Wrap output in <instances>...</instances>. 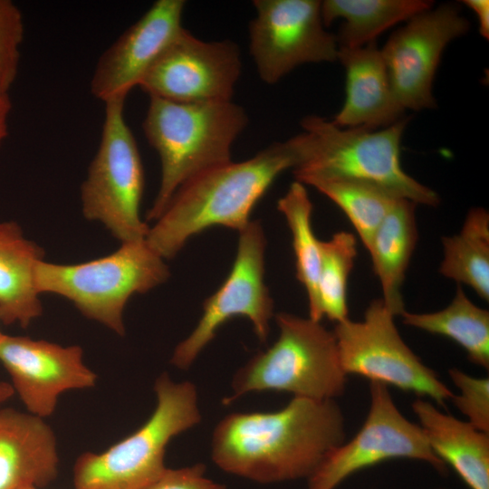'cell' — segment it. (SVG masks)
<instances>
[{"label":"cell","instance_id":"f1b7e54d","mask_svg":"<svg viewBox=\"0 0 489 489\" xmlns=\"http://www.w3.org/2000/svg\"><path fill=\"white\" fill-rule=\"evenodd\" d=\"M449 377L458 389L451 400L475 428L489 434V379L450 369Z\"/></svg>","mask_w":489,"mask_h":489},{"label":"cell","instance_id":"ffe728a7","mask_svg":"<svg viewBox=\"0 0 489 489\" xmlns=\"http://www.w3.org/2000/svg\"><path fill=\"white\" fill-rule=\"evenodd\" d=\"M43 250L14 221H0V321L28 327L43 313L35 268Z\"/></svg>","mask_w":489,"mask_h":489},{"label":"cell","instance_id":"603a6c76","mask_svg":"<svg viewBox=\"0 0 489 489\" xmlns=\"http://www.w3.org/2000/svg\"><path fill=\"white\" fill-rule=\"evenodd\" d=\"M400 316L405 325L452 340L471 362L489 369V312L475 305L461 285L446 308L426 313L405 311Z\"/></svg>","mask_w":489,"mask_h":489},{"label":"cell","instance_id":"4fadbf2b","mask_svg":"<svg viewBox=\"0 0 489 489\" xmlns=\"http://www.w3.org/2000/svg\"><path fill=\"white\" fill-rule=\"evenodd\" d=\"M241 70V52L235 42L204 41L183 28L139 86L149 97L172 101H230Z\"/></svg>","mask_w":489,"mask_h":489},{"label":"cell","instance_id":"9c48e42d","mask_svg":"<svg viewBox=\"0 0 489 489\" xmlns=\"http://www.w3.org/2000/svg\"><path fill=\"white\" fill-rule=\"evenodd\" d=\"M395 317L377 299L369 303L362 321L349 318L335 323L333 333L343 370L445 406L454 393L405 343Z\"/></svg>","mask_w":489,"mask_h":489},{"label":"cell","instance_id":"d6986e66","mask_svg":"<svg viewBox=\"0 0 489 489\" xmlns=\"http://www.w3.org/2000/svg\"><path fill=\"white\" fill-rule=\"evenodd\" d=\"M412 409L432 452L450 465L469 489H489V434L417 398Z\"/></svg>","mask_w":489,"mask_h":489},{"label":"cell","instance_id":"8fae6325","mask_svg":"<svg viewBox=\"0 0 489 489\" xmlns=\"http://www.w3.org/2000/svg\"><path fill=\"white\" fill-rule=\"evenodd\" d=\"M318 0H254L249 51L260 79L275 84L307 63L334 62L336 35L326 31Z\"/></svg>","mask_w":489,"mask_h":489},{"label":"cell","instance_id":"2e32d148","mask_svg":"<svg viewBox=\"0 0 489 489\" xmlns=\"http://www.w3.org/2000/svg\"><path fill=\"white\" fill-rule=\"evenodd\" d=\"M184 0H158L99 58L92 95L104 103L126 100L148 70L184 28Z\"/></svg>","mask_w":489,"mask_h":489},{"label":"cell","instance_id":"3957f363","mask_svg":"<svg viewBox=\"0 0 489 489\" xmlns=\"http://www.w3.org/2000/svg\"><path fill=\"white\" fill-rule=\"evenodd\" d=\"M248 120L245 110L232 101L177 102L149 97L142 129L159 157L161 177L147 220L155 221L183 184L232 161V147Z\"/></svg>","mask_w":489,"mask_h":489},{"label":"cell","instance_id":"d6a6232c","mask_svg":"<svg viewBox=\"0 0 489 489\" xmlns=\"http://www.w3.org/2000/svg\"><path fill=\"white\" fill-rule=\"evenodd\" d=\"M14 395L13 386L5 381H0V405L6 402Z\"/></svg>","mask_w":489,"mask_h":489},{"label":"cell","instance_id":"cb8c5ba5","mask_svg":"<svg viewBox=\"0 0 489 489\" xmlns=\"http://www.w3.org/2000/svg\"><path fill=\"white\" fill-rule=\"evenodd\" d=\"M443 260L439 273L459 285L471 287L489 301V213L471 208L456 235L443 236Z\"/></svg>","mask_w":489,"mask_h":489},{"label":"cell","instance_id":"f546056e","mask_svg":"<svg viewBox=\"0 0 489 489\" xmlns=\"http://www.w3.org/2000/svg\"><path fill=\"white\" fill-rule=\"evenodd\" d=\"M206 466L202 463L191 466L169 469L145 489H226L205 476Z\"/></svg>","mask_w":489,"mask_h":489},{"label":"cell","instance_id":"5bb4252c","mask_svg":"<svg viewBox=\"0 0 489 489\" xmlns=\"http://www.w3.org/2000/svg\"><path fill=\"white\" fill-rule=\"evenodd\" d=\"M456 4L431 7L395 31L380 49L393 91L407 110L436 106L433 82L446 46L469 30Z\"/></svg>","mask_w":489,"mask_h":489},{"label":"cell","instance_id":"52a82bcc","mask_svg":"<svg viewBox=\"0 0 489 489\" xmlns=\"http://www.w3.org/2000/svg\"><path fill=\"white\" fill-rule=\"evenodd\" d=\"M154 390L157 405L145 424L107 450L77 458L75 489H145L163 474L168 444L197 425L201 414L192 382H175L165 372Z\"/></svg>","mask_w":489,"mask_h":489},{"label":"cell","instance_id":"7402d4cb","mask_svg":"<svg viewBox=\"0 0 489 489\" xmlns=\"http://www.w3.org/2000/svg\"><path fill=\"white\" fill-rule=\"evenodd\" d=\"M433 6L429 0H325L321 14L325 27L338 18L343 20L335 34L339 47L357 48Z\"/></svg>","mask_w":489,"mask_h":489},{"label":"cell","instance_id":"277c9868","mask_svg":"<svg viewBox=\"0 0 489 489\" xmlns=\"http://www.w3.org/2000/svg\"><path fill=\"white\" fill-rule=\"evenodd\" d=\"M408 119L377 129H345L317 115L304 117L298 134L296 181L345 178L379 186L417 205L436 206V191L419 183L402 168L400 144Z\"/></svg>","mask_w":489,"mask_h":489},{"label":"cell","instance_id":"30bf717a","mask_svg":"<svg viewBox=\"0 0 489 489\" xmlns=\"http://www.w3.org/2000/svg\"><path fill=\"white\" fill-rule=\"evenodd\" d=\"M265 248L266 237L261 223L251 220L238 232L236 254L227 277L205 300L197 324L175 348L172 365L187 369L218 329L237 316L247 318L257 339L267 341L274 312L273 300L264 282Z\"/></svg>","mask_w":489,"mask_h":489},{"label":"cell","instance_id":"7a4b0ae2","mask_svg":"<svg viewBox=\"0 0 489 489\" xmlns=\"http://www.w3.org/2000/svg\"><path fill=\"white\" fill-rule=\"evenodd\" d=\"M299 160L297 136L276 141L240 162L208 169L183 184L149 226L146 241L163 259L174 258L194 235L216 225L237 232L283 171Z\"/></svg>","mask_w":489,"mask_h":489},{"label":"cell","instance_id":"6da1fadb","mask_svg":"<svg viewBox=\"0 0 489 489\" xmlns=\"http://www.w3.org/2000/svg\"><path fill=\"white\" fill-rule=\"evenodd\" d=\"M344 440L334 399L293 398L278 411L225 416L214 429L211 456L223 471L261 484L308 479Z\"/></svg>","mask_w":489,"mask_h":489},{"label":"cell","instance_id":"83f0119b","mask_svg":"<svg viewBox=\"0 0 489 489\" xmlns=\"http://www.w3.org/2000/svg\"><path fill=\"white\" fill-rule=\"evenodd\" d=\"M24 33L17 5L11 0H0V94H9L17 77Z\"/></svg>","mask_w":489,"mask_h":489},{"label":"cell","instance_id":"1f68e13d","mask_svg":"<svg viewBox=\"0 0 489 489\" xmlns=\"http://www.w3.org/2000/svg\"><path fill=\"white\" fill-rule=\"evenodd\" d=\"M12 110L9 94H0V148L8 136V118Z\"/></svg>","mask_w":489,"mask_h":489},{"label":"cell","instance_id":"9a60e30c","mask_svg":"<svg viewBox=\"0 0 489 489\" xmlns=\"http://www.w3.org/2000/svg\"><path fill=\"white\" fill-rule=\"evenodd\" d=\"M0 363L27 411L42 418L54 412L62 393L91 388L97 380V375L84 363L83 350L78 345L62 346L4 333L0 338Z\"/></svg>","mask_w":489,"mask_h":489},{"label":"cell","instance_id":"4316f807","mask_svg":"<svg viewBox=\"0 0 489 489\" xmlns=\"http://www.w3.org/2000/svg\"><path fill=\"white\" fill-rule=\"evenodd\" d=\"M357 253L356 236L350 232L340 231L331 239L320 241L317 293L321 319L335 323L349 319L347 287Z\"/></svg>","mask_w":489,"mask_h":489},{"label":"cell","instance_id":"7c38bea8","mask_svg":"<svg viewBox=\"0 0 489 489\" xmlns=\"http://www.w3.org/2000/svg\"><path fill=\"white\" fill-rule=\"evenodd\" d=\"M369 394L362 427L324 457L307 479L308 489H336L353 474L390 459L419 460L446 472V465L430 449L420 426L398 410L388 387L370 382Z\"/></svg>","mask_w":489,"mask_h":489},{"label":"cell","instance_id":"e0dca14e","mask_svg":"<svg viewBox=\"0 0 489 489\" xmlns=\"http://www.w3.org/2000/svg\"><path fill=\"white\" fill-rule=\"evenodd\" d=\"M345 70L346 96L331 120L338 127L377 130L404 118L376 42L361 47H339L338 59Z\"/></svg>","mask_w":489,"mask_h":489},{"label":"cell","instance_id":"4dcf8cb0","mask_svg":"<svg viewBox=\"0 0 489 489\" xmlns=\"http://www.w3.org/2000/svg\"><path fill=\"white\" fill-rule=\"evenodd\" d=\"M465 5L471 9L477 17L479 33L486 40L489 39V1L464 0Z\"/></svg>","mask_w":489,"mask_h":489},{"label":"cell","instance_id":"d4e9b609","mask_svg":"<svg viewBox=\"0 0 489 489\" xmlns=\"http://www.w3.org/2000/svg\"><path fill=\"white\" fill-rule=\"evenodd\" d=\"M277 209L284 216L292 235L296 278L304 287L309 306V318L321 321L317 284L320 271V241L313 233V206L305 185L294 181L278 200Z\"/></svg>","mask_w":489,"mask_h":489},{"label":"cell","instance_id":"44dd1931","mask_svg":"<svg viewBox=\"0 0 489 489\" xmlns=\"http://www.w3.org/2000/svg\"><path fill=\"white\" fill-rule=\"evenodd\" d=\"M416 206L410 200L398 199L367 248L381 285V300L395 316L406 311L402 286L417 241Z\"/></svg>","mask_w":489,"mask_h":489},{"label":"cell","instance_id":"836d02e7","mask_svg":"<svg viewBox=\"0 0 489 489\" xmlns=\"http://www.w3.org/2000/svg\"><path fill=\"white\" fill-rule=\"evenodd\" d=\"M23 489H40V488H37V487H34V486H30V487H25V488H23Z\"/></svg>","mask_w":489,"mask_h":489},{"label":"cell","instance_id":"e575fe53","mask_svg":"<svg viewBox=\"0 0 489 489\" xmlns=\"http://www.w3.org/2000/svg\"><path fill=\"white\" fill-rule=\"evenodd\" d=\"M3 334H4V333H3V332L1 331V330H0V338L2 337Z\"/></svg>","mask_w":489,"mask_h":489},{"label":"cell","instance_id":"ba28073f","mask_svg":"<svg viewBox=\"0 0 489 489\" xmlns=\"http://www.w3.org/2000/svg\"><path fill=\"white\" fill-rule=\"evenodd\" d=\"M124 103H104L100 145L81 186L83 216L102 224L120 244L145 239L149 228L140 217L144 169Z\"/></svg>","mask_w":489,"mask_h":489},{"label":"cell","instance_id":"8992f818","mask_svg":"<svg viewBox=\"0 0 489 489\" xmlns=\"http://www.w3.org/2000/svg\"><path fill=\"white\" fill-rule=\"evenodd\" d=\"M165 261L145 238L121 243L110 254L80 264L43 259L36 265L35 283L40 294L63 297L84 317L123 336L126 304L133 295L146 293L169 278Z\"/></svg>","mask_w":489,"mask_h":489},{"label":"cell","instance_id":"ac0fdd59","mask_svg":"<svg viewBox=\"0 0 489 489\" xmlns=\"http://www.w3.org/2000/svg\"><path fill=\"white\" fill-rule=\"evenodd\" d=\"M57 441L44 418L0 409V489L44 487L58 475Z\"/></svg>","mask_w":489,"mask_h":489},{"label":"cell","instance_id":"5b68a950","mask_svg":"<svg viewBox=\"0 0 489 489\" xmlns=\"http://www.w3.org/2000/svg\"><path fill=\"white\" fill-rule=\"evenodd\" d=\"M275 342L254 355L232 379L230 404L249 392H288L293 398L331 400L345 390L347 374L340 363L333 331L321 321L288 312L274 315Z\"/></svg>","mask_w":489,"mask_h":489},{"label":"cell","instance_id":"484cf974","mask_svg":"<svg viewBox=\"0 0 489 489\" xmlns=\"http://www.w3.org/2000/svg\"><path fill=\"white\" fill-rule=\"evenodd\" d=\"M304 185L316 188L346 215L366 249L400 197L371 183L345 178H314Z\"/></svg>","mask_w":489,"mask_h":489}]
</instances>
